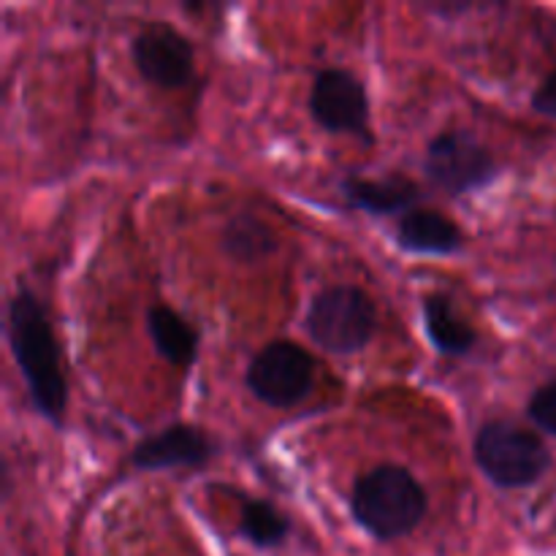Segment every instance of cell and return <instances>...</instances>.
<instances>
[{"instance_id":"obj_9","label":"cell","mask_w":556,"mask_h":556,"mask_svg":"<svg viewBox=\"0 0 556 556\" xmlns=\"http://www.w3.org/2000/svg\"><path fill=\"white\" fill-rule=\"evenodd\" d=\"M215 456V443L204 429L190 424H174L152 438L141 440L130 451V465L136 470H174V467H204Z\"/></svg>"},{"instance_id":"obj_4","label":"cell","mask_w":556,"mask_h":556,"mask_svg":"<svg viewBox=\"0 0 556 556\" xmlns=\"http://www.w3.org/2000/svg\"><path fill=\"white\" fill-rule=\"evenodd\" d=\"M304 329L324 351L334 356H353L372 342L378 331V309L362 288L329 286L309 302Z\"/></svg>"},{"instance_id":"obj_10","label":"cell","mask_w":556,"mask_h":556,"mask_svg":"<svg viewBox=\"0 0 556 556\" xmlns=\"http://www.w3.org/2000/svg\"><path fill=\"white\" fill-rule=\"evenodd\" d=\"M396 244L416 255H454L465 244V233L438 210H410L400 217Z\"/></svg>"},{"instance_id":"obj_5","label":"cell","mask_w":556,"mask_h":556,"mask_svg":"<svg viewBox=\"0 0 556 556\" xmlns=\"http://www.w3.org/2000/svg\"><path fill=\"white\" fill-rule=\"evenodd\" d=\"M248 389L266 407L299 405L313 391L315 358L302 345L291 340H277L261 348L248 367Z\"/></svg>"},{"instance_id":"obj_8","label":"cell","mask_w":556,"mask_h":556,"mask_svg":"<svg viewBox=\"0 0 556 556\" xmlns=\"http://www.w3.org/2000/svg\"><path fill=\"white\" fill-rule=\"evenodd\" d=\"M130 58L141 79L155 87H182L193 76V43L172 25H147L130 43Z\"/></svg>"},{"instance_id":"obj_12","label":"cell","mask_w":556,"mask_h":556,"mask_svg":"<svg viewBox=\"0 0 556 556\" xmlns=\"http://www.w3.org/2000/svg\"><path fill=\"white\" fill-rule=\"evenodd\" d=\"M424 329H427L429 342L438 348V353L451 358L467 356L476 348V331L472 326L456 313L454 299L445 293H427L424 296Z\"/></svg>"},{"instance_id":"obj_11","label":"cell","mask_w":556,"mask_h":556,"mask_svg":"<svg viewBox=\"0 0 556 556\" xmlns=\"http://www.w3.org/2000/svg\"><path fill=\"white\" fill-rule=\"evenodd\" d=\"M342 195L348 204L369 215H396V212L405 215L421 199V188L402 174H391L383 179L348 177L342 182Z\"/></svg>"},{"instance_id":"obj_17","label":"cell","mask_w":556,"mask_h":556,"mask_svg":"<svg viewBox=\"0 0 556 556\" xmlns=\"http://www.w3.org/2000/svg\"><path fill=\"white\" fill-rule=\"evenodd\" d=\"M532 109L556 119V68L532 92Z\"/></svg>"},{"instance_id":"obj_1","label":"cell","mask_w":556,"mask_h":556,"mask_svg":"<svg viewBox=\"0 0 556 556\" xmlns=\"http://www.w3.org/2000/svg\"><path fill=\"white\" fill-rule=\"evenodd\" d=\"M5 334H9L11 356L25 378L27 394H30L36 410L54 427H63L65 407H68V383H65L60 342L54 337L52 320L36 293L20 288L11 296Z\"/></svg>"},{"instance_id":"obj_7","label":"cell","mask_w":556,"mask_h":556,"mask_svg":"<svg viewBox=\"0 0 556 556\" xmlns=\"http://www.w3.org/2000/svg\"><path fill=\"white\" fill-rule=\"evenodd\" d=\"M309 114L329 134H351L369 141V96L358 76L345 68H324L309 92Z\"/></svg>"},{"instance_id":"obj_14","label":"cell","mask_w":556,"mask_h":556,"mask_svg":"<svg viewBox=\"0 0 556 556\" xmlns=\"http://www.w3.org/2000/svg\"><path fill=\"white\" fill-rule=\"evenodd\" d=\"M223 250L233 261L253 264L264 261L277 250V237L261 217L255 215H233L223 228Z\"/></svg>"},{"instance_id":"obj_3","label":"cell","mask_w":556,"mask_h":556,"mask_svg":"<svg viewBox=\"0 0 556 556\" xmlns=\"http://www.w3.org/2000/svg\"><path fill=\"white\" fill-rule=\"evenodd\" d=\"M472 456L483 476L500 489L535 486L552 467L546 443L508 418H494L478 429Z\"/></svg>"},{"instance_id":"obj_15","label":"cell","mask_w":556,"mask_h":556,"mask_svg":"<svg viewBox=\"0 0 556 556\" xmlns=\"http://www.w3.org/2000/svg\"><path fill=\"white\" fill-rule=\"evenodd\" d=\"M291 532V521L286 514L275 508L266 500L244 497L239 505V535L258 548H275Z\"/></svg>"},{"instance_id":"obj_16","label":"cell","mask_w":556,"mask_h":556,"mask_svg":"<svg viewBox=\"0 0 556 556\" xmlns=\"http://www.w3.org/2000/svg\"><path fill=\"white\" fill-rule=\"evenodd\" d=\"M527 416L532 418V424H535L541 432L556 438V380L541 386V389L532 394L530 407H527Z\"/></svg>"},{"instance_id":"obj_2","label":"cell","mask_w":556,"mask_h":556,"mask_svg":"<svg viewBox=\"0 0 556 556\" xmlns=\"http://www.w3.org/2000/svg\"><path fill=\"white\" fill-rule=\"evenodd\" d=\"M427 510V489L402 465H378L353 483V519L378 541L410 535L424 521Z\"/></svg>"},{"instance_id":"obj_6","label":"cell","mask_w":556,"mask_h":556,"mask_svg":"<svg viewBox=\"0 0 556 556\" xmlns=\"http://www.w3.org/2000/svg\"><path fill=\"white\" fill-rule=\"evenodd\" d=\"M424 172L443 193L465 195L492 185L500 168L489 147L476 136L467 130H445L429 141Z\"/></svg>"},{"instance_id":"obj_13","label":"cell","mask_w":556,"mask_h":556,"mask_svg":"<svg viewBox=\"0 0 556 556\" xmlns=\"http://www.w3.org/2000/svg\"><path fill=\"white\" fill-rule=\"evenodd\" d=\"M147 329L155 351L174 367H190L199 356V331L166 304L147 309Z\"/></svg>"}]
</instances>
